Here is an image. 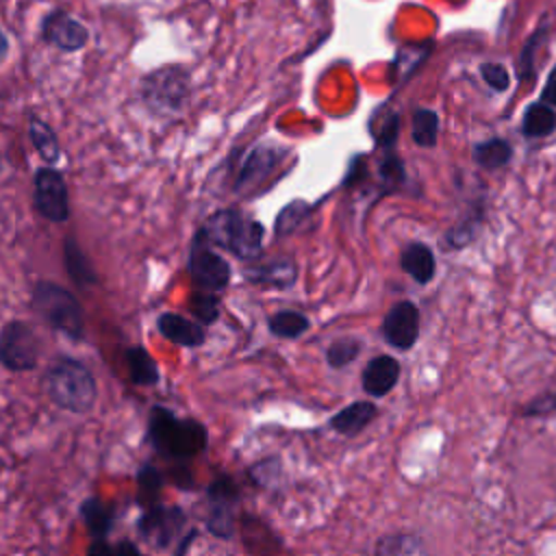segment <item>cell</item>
Returning a JSON list of instances; mask_svg holds the SVG:
<instances>
[{
  "instance_id": "6da1fadb",
  "label": "cell",
  "mask_w": 556,
  "mask_h": 556,
  "mask_svg": "<svg viewBox=\"0 0 556 556\" xmlns=\"http://www.w3.org/2000/svg\"><path fill=\"white\" fill-rule=\"evenodd\" d=\"M198 232L213 248L226 250L239 261L258 258L265 241V226L235 206L211 213Z\"/></svg>"
},
{
  "instance_id": "7a4b0ae2",
  "label": "cell",
  "mask_w": 556,
  "mask_h": 556,
  "mask_svg": "<svg viewBox=\"0 0 556 556\" xmlns=\"http://www.w3.org/2000/svg\"><path fill=\"white\" fill-rule=\"evenodd\" d=\"M43 387L52 404L76 415L89 413L98 397V384L91 369L70 356L56 358L46 369Z\"/></svg>"
},
{
  "instance_id": "3957f363",
  "label": "cell",
  "mask_w": 556,
  "mask_h": 556,
  "mask_svg": "<svg viewBox=\"0 0 556 556\" xmlns=\"http://www.w3.org/2000/svg\"><path fill=\"white\" fill-rule=\"evenodd\" d=\"M148 439L156 452L187 460L206 447V428L195 419H180L163 406H152L148 417Z\"/></svg>"
},
{
  "instance_id": "277c9868",
  "label": "cell",
  "mask_w": 556,
  "mask_h": 556,
  "mask_svg": "<svg viewBox=\"0 0 556 556\" xmlns=\"http://www.w3.org/2000/svg\"><path fill=\"white\" fill-rule=\"evenodd\" d=\"M30 308L56 332L72 341L85 339V311L78 298L52 280H37L30 291Z\"/></svg>"
},
{
  "instance_id": "5b68a950",
  "label": "cell",
  "mask_w": 556,
  "mask_h": 556,
  "mask_svg": "<svg viewBox=\"0 0 556 556\" xmlns=\"http://www.w3.org/2000/svg\"><path fill=\"white\" fill-rule=\"evenodd\" d=\"M191 96V76L185 65L167 63L139 80V100L154 115H178Z\"/></svg>"
},
{
  "instance_id": "8992f818",
  "label": "cell",
  "mask_w": 556,
  "mask_h": 556,
  "mask_svg": "<svg viewBox=\"0 0 556 556\" xmlns=\"http://www.w3.org/2000/svg\"><path fill=\"white\" fill-rule=\"evenodd\" d=\"M187 274L198 291L208 293H222L232 278L230 263L219 252H215V248L200 232H195L189 245Z\"/></svg>"
},
{
  "instance_id": "52a82bcc",
  "label": "cell",
  "mask_w": 556,
  "mask_h": 556,
  "mask_svg": "<svg viewBox=\"0 0 556 556\" xmlns=\"http://www.w3.org/2000/svg\"><path fill=\"white\" fill-rule=\"evenodd\" d=\"M33 208L39 217L52 224H65L70 219V189L63 174L56 167H39L33 174Z\"/></svg>"
},
{
  "instance_id": "ba28073f",
  "label": "cell",
  "mask_w": 556,
  "mask_h": 556,
  "mask_svg": "<svg viewBox=\"0 0 556 556\" xmlns=\"http://www.w3.org/2000/svg\"><path fill=\"white\" fill-rule=\"evenodd\" d=\"M287 156V148L276 143H256L252 146L241 161L237 163V172L232 178V191L237 195H248L258 191L261 185L269 180L274 169Z\"/></svg>"
},
{
  "instance_id": "9c48e42d",
  "label": "cell",
  "mask_w": 556,
  "mask_h": 556,
  "mask_svg": "<svg viewBox=\"0 0 556 556\" xmlns=\"http://www.w3.org/2000/svg\"><path fill=\"white\" fill-rule=\"evenodd\" d=\"M39 361V337L24 319H9L0 328V365L9 371H30Z\"/></svg>"
},
{
  "instance_id": "30bf717a",
  "label": "cell",
  "mask_w": 556,
  "mask_h": 556,
  "mask_svg": "<svg viewBox=\"0 0 556 556\" xmlns=\"http://www.w3.org/2000/svg\"><path fill=\"white\" fill-rule=\"evenodd\" d=\"M39 35L61 52H80L89 43V28L65 9H52L41 17Z\"/></svg>"
},
{
  "instance_id": "8fae6325",
  "label": "cell",
  "mask_w": 556,
  "mask_h": 556,
  "mask_svg": "<svg viewBox=\"0 0 556 556\" xmlns=\"http://www.w3.org/2000/svg\"><path fill=\"white\" fill-rule=\"evenodd\" d=\"M239 502V486L230 476H217L208 486L206 528L219 539H230L235 532L232 510Z\"/></svg>"
},
{
  "instance_id": "7c38bea8",
  "label": "cell",
  "mask_w": 556,
  "mask_h": 556,
  "mask_svg": "<svg viewBox=\"0 0 556 556\" xmlns=\"http://www.w3.org/2000/svg\"><path fill=\"white\" fill-rule=\"evenodd\" d=\"M419 324L421 315L417 304L410 300H400L387 311L382 319V337L391 348L406 352L419 339Z\"/></svg>"
},
{
  "instance_id": "4fadbf2b",
  "label": "cell",
  "mask_w": 556,
  "mask_h": 556,
  "mask_svg": "<svg viewBox=\"0 0 556 556\" xmlns=\"http://www.w3.org/2000/svg\"><path fill=\"white\" fill-rule=\"evenodd\" d=\"M185 521L187 519L180 508L154 504V506H148V510L139 519L137 528L146 543L161 549V547H167L176 539V534L182 530Z\"/></svg>"
},
{
  "instance_id": "5bb4252c",
  "label": "cell",
  "mask_w": 556,
  "mask_h": 556,
  "mask_svg": "<svg viewBox=\"0 0 556 556\" xmlns=\"http://www.w3.org/2000/svg\"><path fill=\"white\" fill-rule=\"evenodd\" d=\"M243 278L265 289H289L298 280V265L291 256H278L248 267Z\"/></svg>"
},
{
  "instance_id": "9a60e30c",
  "label": "cell",
  "mask_w": 556,
  "mask_h": 556,
  "mask_svg": "<svg viewBox=\"0 0 556 556\" xmlns=\"http://www.w3.org/2000/svg\"><path fill=\"white\" fill-rule=\"evenodd\" d=\"M400 374H402V367L395 356L378 354L369 358L367 365L363 367V374H361L363 391L369 397H384L397 384Z\"/></svg>"
},
{
  "instance_id": "2e32d148",
  "label": "cell",
  "mask_w": 556,
  "mask_h": 556,
  "mask_svg": "<svg viewBox=\"0 0 556 556\" xmlns=\"http://www.w3.org/2000/svg\"><path fill=\"white\" fill-rule=\"evenodd\" d=\"M156 330L176 345L182 348H200L206 341V330L195 319H189L178 313H161L156 317Z\"/></svg>"
},
{
  "instance_id": "e0dca14e",
  "label": "cell",
  "mask_w": 556,
  "mask_h": 556,
  "mask_svg": "<svg viewBox=\"0 0 556 556\" xmlns=\"http://www.w3.org/2000/svg\"><path fill=\"white\" fill-rule=\"evenodd\" d=\"M378 415V406L369 400H358L348 404L345 408H341L339 413H334L328 421V426L343 434V437H356L361 434Z\"/></svg>"
},
{
  "instance_id": "ac0fdd59",
  "label": "cell",
  "mask_w": 556,
  "mask_h": 556,
  "mask_svg": "<svg viewBox=\"0 0 556 556\" xmlns=\"http://www.w3.org/2000/svg\"><path fill=\"white\" fill-rule=\"evenodd\" d=\"M400 267L417 285H428L437 274V258L432 248L424 241H410L400 254Z\"/></svg>"
},
{
  "instance_id": "d6986e66",
  "label": "cell",
  "mask_w": 556,
  "mask_h": 556,
  "mask_svg": "<svg viewBox=\"0 0 556 556\" xmlns=\"http://www.w3.org/2000/svg\"><path fill=\"white\" fill-rule=\"evenodd\" d=\"M63 267L70 280L80 289L98 285V274L91 258L85 254V250L78 245V241L72 235L63 239Z\"/></svg>"
},
{
  "instance_id": "ffe728a7",
  "label": "cell",
  "mask_w": 556,
  "mask_h": 556,
  "mask_svg": "<svg viewBox=\"0 0 556 556\" xmlns=\"http://www.w3.org/2000/svg\"><path fill=\"white\" fill-rule=\"evenodd\" d=\"M28 139L37 152V156L48 165L54 167L61 159V141L54 132V128L41 119L39 115H28Z\"/></svg>"
},
{
  "instance_id": "44dd1931",
  "label": "cell",
  "mask_w": 556,
  "mask_h": 556,
  "mask_svg": "<svg viewBox=\"0 0 556 556\" xmlns=\"http://www.w3.org/2000/svg\"><path fill=\"white\" fill-rule=\"evenodd\" d=\"M556 130V109L536 100L526 106L521 115V135L530 139H543Z\"/></svg>"
},
{
  "instance_id": "7402d4cb",
  "label": "cell",
  "mask_w": 556,
  "mask_h": 556,
  "mask_svg": "<svg viewBox=\"0 0 556 556\" xmlns=\"http://www.w3.org/2000/svg\"><path fill=\"white\" fill-rule=\"evenodd\" d=\"M374 556H428V549L417 534L391 532L376 541Z\"/></svg>"
},
{
  "instance_id": "603a6c76",
  "label": "cell",
  "mask_w": 556,
  "mask_h": 556,
  "mask_svg": "<svg viewBox=\"0 0 556 556\" xmlns=\"http://www.w3.org/2000/svg\"><path fill=\"white\" fill-rule=\"evenodd\" d=\"M471 156L476 165H480L482 169H500L510 163L513 146L502 137H491L476 143L471 150Z\"/></svg>"
},
{
  "instance_id": "cb8c5ba5",
  "label": "cell",
  "mask_w": 556,
  "mask_h": 556,
  "mask_svg": "<svg viewBox=\"0 0 556 556\" xmlns=\"http://www.w3.org/2000/svg\"><path fill=\"white\" fill-rule=\"evenodd\" d=\"M126 365H128V374H130V380L139 387H152L159 382L161 374H159V367L154 363V358L150 356V352L141 345H132L126 350Z\"/></svg>"
},
{
  "instance_id": "d4e9b609",
  "label": "cell",
  "mask_w": 556,
  "mask_h": 556,
  "mask_svg": "<svg viewBox=\"0 0 556 556\" xmlns=\"http://www.w3.org/2000/svg\"><path fill=\"white\" fill-rule=\"evenodd\" d=\"M439 113L426 106H417L410 117V137L419 148H434L439 141Z\"/></svg>"
},
{
  "instance_id": "484cf974",
  "label": "cell",
  "mask_w": 556,
  "mask_h": 556,
  "mask_svg": "<svg viewBox=\"0 0 556 556\" xmlns=\"http://www.w3.org/2000/svg\"><path fill=\"white\" fill-rule=\"evenodd\" d=\"M267 328L278 339H298L311 328V321L304 313L293 311V308H285V311L274 313L267 319Z\"/></svg>"
},
{
  "instance_id": "4316f807",
  "label": "cell",
  "mask_w": 556,
  "mask_h": 556,
  "mask_svg": "<svg viewBox=\"0 0 556 556\" xmlns=\"http://www.w3.org/2000/svg\"><path fill=\"white\" fill-rule=\"evenodd\" d=\"M80 517L93 539H106V534L113 526V513L102 500H98V497L85 500L80 504Z\"/></svg>"
},
{
  "instance_id": "83f0119b",
  "label": "cell",
  "mask_w": 556,
  "mask_h": 556,
  "mask_svg": "<svg viewBox=\"0 0 556 556\" xmlns=\"http://www.w3.org/2000/svg\"><path fill=\"white\" fill-rule=\"evenodd\" d=\"M547 33H549V26L541 24V26L530 35V39L526 41V46L521 48V52H519V56H517V65H515L519 83H534V78H536V70H534L536 50H539L541 43L545 41Z\"/></svg>"
},
{
  "instance_id": "f1b7e54d",
  "label": "cell",
  "mask_w": 556,
  "mask_h": 556,
  "mask_svg": "<svg viewBox=\"0 0 556 556\" xmlns=\"http://www.w3.org/2000/svg\"><path fill=\"white\" fill-rule=\"evenodd\" d=\"M363 343L356 337H341L334 339L328 348H326V363L332 369H345L352 361H356V356L361 354Z\"/></svg>"
},
{
  "instance_id": "f546056e",
  "label": "cell",
  "mask_w": 556,
  "mask_h": 556,
  "mask_svg": "<svg viewBox=\"0 0 556 556\" xmlns=\"http://www.w3.org/2000/svg\"><path fill=\"white\" fill-rule=\"evenodd\" d=\"M189 311L195 317L198 324L202 326H211L219 319V298L217 293H208V291H193L189 298Z\"/></svg>"
},
{
  "instance_id": "4dcf8cb0",
  "label": "cell",
  "mask_w": 556,
  "mask_h": 556,
  "mask_svg": "<svg viewBox=\"0 0 556 556\" xmlns=\"http://www.w3.org/2000/svg\"><path fill=\"white\" fill-rule=\"evenodd\" d=\"M308 211H311V204H306L304 200H293V202H289V204L278 213L276 224H274V232H276L278 237L293 232V230L306 219Z\"/></svg>"
},
{
  "instance_id": "1f68e13d",
  "label": "cell",
  "mask_w": 556,
  "mask_h": 556,
  "mask_svg": "<svg viewBox=\"0 0 556 556\" xmlns=\"http://www.w3.org/2000/svg\"><path fill=\"white\" fill-rule=\"evenodd\" d=\"M478 72H480V78H482L493 91H497V93H502V91H506V89L510 87V72H508V67H506L504 63L484 61V63H480Z\"/></svg>"
},
{
  "instance_id": "d6a6232c",
  "label": "cell",
  "mask_w": 556,
  "mask_h": 556,
  "mask_svg": "<svg viewBox=\"0 0 556 556\" xmlns=\"http://www.w3.org/2000/svg\"><path fill=\"white\" fill-rule=\"evenodd\" d=\"M137 482H139V491H141V497L148 502L146 506H154V500L163 486V478L159 473V469H154L152 465H143L139 476H137Z\"/></svg>"
},
{
  "instance_id": "836d02e7",
  "label": "cell",
  "mask_w": 556,
  "mask_h": 556,
  "mask_svg": "<svg viewBox=\"0 0 556 556\" xmlns=\"http://www.w3.org/2000/svg\"><path fill=\"white\" fill-rule=\"evenodd\" d=\"M397 135H400V117L393 111L384 117V122H382V126H378V130H371L376 146L384 148V150H391L395 146Z\"/></svg>"
},
{
  "instance_id": "e575fe53",
  "label": "cell",
  "mask_w": 556,
  "mask_h": 556,
  "mask_svg": "<svg viewBox=\"0 0 556 556\" xmlns=\"http://www.w3.org/2000/svg\"><path fill=\"white\" fill-rule=\"evenodd\" d=\"M378 172H380L382 182H387V185H402L406 180L404 163H402V159L393 150H389V154L382 159Z\"/></svg>"
},
{
  "instance_id": "d590c367",
  "label": "cell",
  "mask_w": 556,
  "mask_h": 556,
  "mask_svg": "<svg viewBox=\"0 0 556 556\" xmlns=\"http://www.w3.org/2000/svg\"><path fill=\"white\" fill-rule=\"evenodd\" d=\"M250 476L263 484V486H269L278 476H280V463L278 458H263L261 463H256L254 467H250Z\"/></svg>"
},
{
  "instance_id": "8d00e7d4",
  "label": "cell",
  "mask_w": 556,
  "mask_h": 556,
  "mask_svg": "<svg viewBox=\"0 0 556 556\" xmlns=\"http://www.w3.org/2000/svg\"><path fill=\"white\" fill-rule=\"evenodd\" d=\"M554 413H556V391L536 395L523 408V415H528V417H545V415H554Z\"/></svg>"
},
{
  "instance_id": "74e56055",
  "label": "cell",
  "mask_w": 556,
  "mask_h": 556,
  "mask_svg": "<svg viewBox=\"0 0 556 556\" xmlns=\"http://www.w3.org/2000/svg\"><path fill=\"white\" fill-rule=\"evenodd\" d=\"M541 102H545V104H549L552 109H556V63H554V67L549 70L547 80H545V85H543Z\"/></svg>"
},
{
  "instance_id": "f35d334b",
  "label": "cell",
  "mask_w": 556,
  "mask_h": 556,
  "mask_svg": "<svg viewBox=\"0 0 556 556\" xmlns=\"http://www.w3.org/2000/svg\"><path fill=\"white\" fill-rule=\"evenodd\" d=\"M87 556H113V549L106 543V539H93L87 549Z\"/></svg>"
},
{
  "instance_id": "ab89813d",
  "label": "cell",
  "mask_w": 556,
  "mask_h": 556,
  "mask_svg": "<svg viewBox=\"0 0 556 556\" xmlns=\"http://www.w3.org/2000/svg\"><path fill=\"white\" fill-rule=\"evenodd\" d=\"M113 556H141L137 545L130 543V541H122L115 549H113Z\"/></svg>"
},
{
  "instance_id": "60d3db41",
  "label": "cell",
  "mask_w": 556,
  "mask_h": 556,
  "mask_svg": "<svg viewBox=\"0 0 556 556\" xmlns=\"http://www.w3.org/2000/svg\"><path fill=\"white\" fill-rule=\"evenodd\" d=\"M9 50H11V46H9V37H7V33L2 30V26H0V63L9 56Z\"/></svg>"
},
{
  "instance_id": "b9f144b4",
  "label": "cell",
  "mask_w": 556,
  "mask_h": 556,
  "mask_svg": "<svg viewBox=\"0 0 556 556\" xmlns=\"http://www.w3.org/2000/svg\"><path fill=\"white\" fill-rule=\"evenodd\" d=\"M193 536H195V532H189L185 539H182V543H180V547H178V552H176V556H185V549L189 547V543L193 541Z\"/></svg>"
},
{
  "instance_id": "7bdbcfd3",
  "label": "cell",
  "mask_w": 556,
  "mask_h": 556,
  "mask_svg": "<svg viewBox=\"0 0 556 556\" xmlns=\"http://www.w3.org/2000/svg\"><path fill=\"white\" fill-rule=\"evenodd\" d=\"M2 169H4V161H2V152H0V174H2Z\"/></svg>"
}]
</instances>
